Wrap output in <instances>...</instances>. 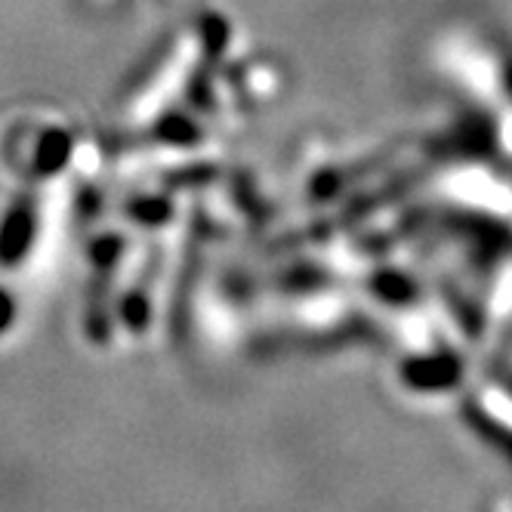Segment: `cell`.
<instances>
[{
	"label": "cell",
	"mask_w": 512,
	"mask_h": 512,
	"mask_svg": "<svg viewBox=\"0 0 512 512\" xmlns=\"http://www.w3.org/2000/svg\"><path fill=\"white\" fill-rule=\"evenodd\" d=\"M68 136L59 133V130H47L41 139H38V149H34V167L41 173H56L65 161H68Z\"/></svg>",
	"instance_id": "3957f363"
},
{
	"label": "cell",
	"mask_w": 512,
	"mask_h": 512,
	"mask_svg": "<svg viewBox=\"0 0 512 512\" xmlns=\"http://www.w3.org/2000/svg\"><path fill=\"white\" fill-rule=\"evenodd\" d=\"M13 318V300L7 294H0V327H7Z\"/></svg>",
	"instance_id": "277c9868"
},
{
	"label": "cell",
	"mask_w": 512,
	"mask_h": 512,
	"mask_svg": "<svg viewBox=\"0 0 512 512\" xmlns=\"http://www.w3.org/2000/svg\"><path fill=\"white\" fill-rule=\"evenodd\" d=\"M34 241V210L28 201H19L0 223V263L16 266Z\"/></svg>",
	"instance_id": "7a4b0ae2"
},
{
	"label": "cell",
	"mask_w": 512,
	"mask_h": 512,
	"mask_svg": "<svg viewBox=\"0 0 512 512\" xmlns=\"http://www.w3.org/2000/svg\"><path fill=\"white\" fill-rule=\"evenodd\" d=\"M463 380L460 358L438 352V355H411L401 364V383L414 392H448Z\"/></svg>",
	"instance_id": "6da1fadb"
}]
</instances>
